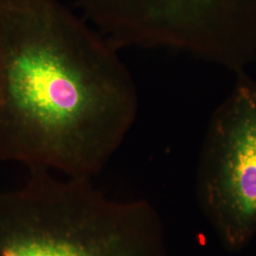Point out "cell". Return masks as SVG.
Here are the masks:
<instances>
[{
    "mask_svg": "<svg viewBox=\"0 0 256 256\" xmlns=\"http://www.w3.org/2000/svg\"><path fill=\"white\" fill-rule=\"evenodd\" d=\"M118 50L58 0H0V160L100 174L137 117Z\"/></svg>",
    "mask_w": 256,
    "mask_h": 256,
    "instance_id": "obj_1",
    "label": "cell"
},
{
    "mask_svg": "<svg viewBox=\"0 0 256 256\" xmlns=\"http://www.w3.org/2000/svg\"><path fill=\"white\" fill-rule=\"evenodd\" d=\"M196 198L223 247L239 252L256 236V80L236 72L210 120L196 169Z\"/></svg>",
    "mask_w": 256,
    "mask_h": 256,
    "instance_id": "obj_4",
    "label": "cell"
},
{
    "mask_svg": "<svg viewBox=\"0 0 256 256\" xmlns=\"http://www.w3.org/2000/svg\"><path fill=\"white\" fill-rule=\"evenodd\" d=\"M117 50L167 48L239 72L256 59V0H80Z\"/></svg>",
    "mask_w": 256,
    "mask_h": 256,
    "instance_id": "obj_3",
    "label": "cell"
},
{
    "mask_svg": "<svg viewBox=\"0 0 256 256\" xmlns=\"http://www.w3.org/2000/svg\"><path fill=\"white\" fill-rule=\"evenodd\" d=\"M0 256H168L153 204L116 202L88 178L28 169L19 190L0 192Z\"/></svg>",
    "mask_w": 256,
    "mask_h": 256,
    "instance_id": "obj_2",
    "label": "cell"
}]
</instances>
